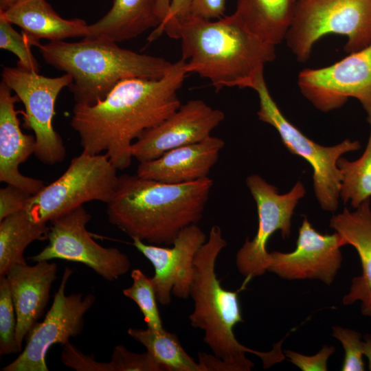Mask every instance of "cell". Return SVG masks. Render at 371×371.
Returning <instances> with one entry per match:
<instances>
[{
    "label": "cell",
    "mask_w": 371,
    "mask_h": 371,
    "mask_svg": "<svg viewBox=\"0 0 371 371\" xmlns=\"http://www.w3.org/2000/svg\"><path fill=\"white\" fill-rule=\"evenodd\" d=\"M354 212L345 207L341 213L330 220L334 229L346 245L355 247L359 256L362 273L353 278L349 292L344 297L343 304L361 302V312L371 317V207L370 199L363 201Z\"/></svg>",
    "instance_id": "20"
},
{
    "label": "cell",
    "mask_w": 371,
    "mask_h": 371,
    "mask_svg": "<svg viewBox=\"0 0 371 371\" xmlns=\"http://www.w3.org/2000/svg\"><path fill=\"white\" fill-rule=\"evenodd\" d=\"M367 121L370 132L363 155L352 161L341 157L337 162L341 174L339 197L354 208L371 197V117H368Z\"/></svg>",
    "instance_id": "26"
},
{
    "label": "cell",
    "mask_w": 371,
    "mask_h": 371,
    "mask_svg": "<svg viewBox=\"0 0 371 371\" xmlns=\"http://www.w3.org/2000/svg\"><path fill=\"white\" fill-rule=\"evenodd\" d=\"M109 363L111 371H164L147 351L135 353L122 345L114 348Z\"/></svg>",
    "instance_id": "31"
},
{
    "label": "cell",
    "mask_w": 371,
    "mask_h": 371,
    "mask_svg": "<svg viewBox=\"0 0 371 371\" xmlns=\"http://www.w3.org/2000/svg\"><path fill=\"white\" fill-rule=\"evenodd\" d=\"M263 71L264 69L257 71L243 83L242 88H250L257 93L260 101L258 119L278 131L291 153L301 157L311 166L314 192L322 208L336 210L341 182L337 162L342 155L359 150L360 143L346 139L333 146H323L309 139L282 114L270 94Z\"/></svg>",
    "instance_id": "7"
},
{
    "label": "cell",
    "mask_w": 371,
    "mask_h": 371,
    "mask_svg": "<svg viewBox=\"0 0 371 371\" xmlns=\"http://www.w3.org/2000/svg\"><path fill=\"white\" fill-rule=\"evenodd\" d=\"M133 284L122 291L123 294L134 301L144 315L147 328L161 330L164 328L157 306V300L151 278L140 269H135L131 273Z\"/></svg>",
    "instance_id": "27"
},
{
    "label": "cell",
    "mask_w": 371,
    "mask_h": 371,
    "mask_svg": "<svg viewBox=\"0 0 371 371\" xmlns=\"http://www.w3.org/2000/svg\"><path fill=\"white\" fill-rule=\"evenodd\" d=\"M31 194L23 190L7 184L0 190V221L25 210Z\"/></svg>",
    "instance_id": "34"
},
{
    "label": "cell",
    "mask_w": 371,
    "mask_h": 371,
    "mask_svg": "<svg viewBox=\"0 0 371 371\" xmlns=\"http://www.w3.org/2000/svg\"><path fill=\"white\" fill-rule=\"evenodd\" d=\"M225 119L224 113L196 99L188 101L159 124L143 133L133 144L138 161L155 159L166 152L201 142Z\"/></svg>",
    "instance_id": "15"
},
{
    "label": "cell",
    "mask_w": 371,
    "mask_h": 371,
    "mask_svg": "<svg viewBox=\"0 0 371 371\" xmlns=\"http://www.w3.org/2000/svg\"><path fill=\"white\" fill-rule=\"evenodd\" d=\"M294 0H238L234 14L263 41L276 46L285 39L293 22Z\"/></svg>",
    "instance_id": "23"
},
{
    "label": "cell",
    "mask_w": 371,
    "mask_h": 371,
    "mask_svg": "<svg viewBox=\"0 0 371 371\" xmlns=\"http://www.w3.org/2000/svg\"><path fill=\"white\" fill-rule=\"evenodd\" d=\"M47 223H35L23 210L0 221V276L17 264L25 263L27 247L36 240L48 238Z\"/></svg>",
    "instance_id": "24"
},
{
    "label": "cell",
    "mask_w": 371,
    "mask_h": 371,
    "mask_svg": "<svg viewBox=\"0 0 371 371\" xmlns=\"http://www.w3.org/2000/svg\"><path fill=\"white\" fill-rule=\"evenodd\" d=\"M160 24L157 0H114L103 17L89 25L87 37L120 43L135 38Z\"/></svg>",
    "instance_id": "22"
},
{
    "label": "cell",
    "mask_w": 371,
    "mask_h": 371,
    "mask_svg": "<svg viewBox=\"0 0 371 371\" xmlns=\"http://www.w3.org/2000/svg\"><path fill=\"white\" fill-rule=\"evenodd\" d=\"M363 338V353L368 359V369L371 371V333L365 335Z\"/></svg>",
    "instance_id": "38"
},
{
    "label": "cell",
    "mask_w": 371,
    "mask_h": 371,
    "mask_svg": "<svg viewBox=\"0 0 371 371\" xmlns=\"http://www.w3.org/2000/svg\"><path fill=\"white\" fill-rule=\"evenodd\" d=\"M57 271L55 262L38 261L34 265L17 264L5 276L16 315V342L20 352L23 341L44 313Z\"/></svg>",
    "instance_id": "17"
},
{
    "label": "cell",
    "mask_w": 371,
    "mask_h": 371,
    "mask_svg": "<svg viewBox=\"0 0 371 371\" xmlns=\"http://www.w3.org/2000/svg\"><path fill=\"white\" fill-rule=\"evenodd\" d=\"M0 13L12 24L20 27L33 46L41 38L49 41L87 37L89 25L81 19L60 17L45 0H17Z\"/></svg>",
    "instance_id": "21"
},
{
    "label": "cell",
    "mask_w": 371,
    "mask_h": 371,
    "mask_svg": "<svg viewBox=\"0 0 371 371\" xmlns=\"http://www.w3.org/2000/svg\"><path fill=\"white\" fill-rule=\"evenodd\" d=\"M191 1L192 0H172L169 12L166 19L150 34L148 40L151 42L157 39L161 28L170 21L172 19H183L187 17Z\"/></svg>",
    "instance_id": "36"
},
{
    "label": "cell",
    "mask_w": 371,
    "mask_h": 371,
    "mask_svg": "<svg viewBox=\"0 0 371 371\" xmlns=\"http://www.w3.org/2000/svg\"><path fill=\"white\" fill-rule=\"evenodd\" d=\"M224 141L212 136L172 149L159 157L139 162L136 175L166 183H184L207 177L217 162Z\"/></svg>",
    "instance_id": "19"
},
{
    "label": "cell",
    "mask_w": 371,
    "mask_h": 371,
    "mask_svg": "<svg viewBox=\"0 0 371 371\" xmlns=\"http://www.w3.org/2000/svg\"><path fill=\"white\" fill-rule=\"evenodd\" d=\"M60 359L65 366L76 371H111L109 361H98L93 356L82 353L70 342L63 346Z\"/></svg>",
    "instance_id": "32"
},
{
    "label": "cell",
    "mask_w": 371,
    "mask_h": 371,
    "mask_svg": "<svg viewBox=\"0 0 371 371\" xmlns=\"http://www.w3.org/2000/svg\"><path fill=\"white\" fill-rule=\"evenodd\" d=\"M132 240L133 246L154 267L155 274L151 280L159 304H169L171 294L181 299L190 296L194 258L207 240L197 224L183 228L174 240L172 247L145 243L138 238Z\"/></svg>",
    "instance_id": "14"
},
{
    "label": "cell",
    "mask_w": 371,
    "mask_h": 371,
    "mask_svg": "<svg viewBox=\"0 0 371 371\" xmlns=\"http://www.w3.org/2000/svg\"><path fill=\"white\" fill-rule=\"evenodd\" d=\"M45 61L72 78L69 89L76 104L92 106L103 100L122 80L159 79L170 67L164 58L139 54L98 38L78 42L49 41L36 46Z\"/></svg>",
    "instance_id": "5"
},
{
    "label": "cell",
    "mask_w": 371,
    "mask_h": 371,
    "mask_svg": "<svg viewBox=\"0 0 371 371\" xmlns=\"http://www.w3.org/2000/svg\"><path fill=\"white\" fill-rule=\"evenodd\" d=\"M129 336L142 344L147 352L164 371H203L196 361L183 348L176 334L166 329L129 328Z\"/></svg>",
    "instance_id": "25"
},
{
    "label": "cell",
    "mask_w": 371,
    "mask_h": 371,
    "mask_svg": "<svg viewBox=\"0 0 371 371\" xmlns=\"http://www.w3.org/2000/svg\"><path fill=\"white\" fill-rule=\"evenodd\" d=\"M212 186L208 177L173 184L123 174L106 204L107 218L132 239L171 245L183 228L201 219Z\"/></svg>",
    "instance_id": "3"
},
{
    "label": "cell",
    "mask_w": 371,
    "mask_h": 371,
    "mask_svg": "<svg viewBox=\"0 0 371 371\" xmlns=\"http://www.w3.org/2000/svg\"><path fill=\"white\" fill-rule=\"evenodd\" d=\"M185 64L181 58L159 79L123 80L96 104H75L70 124L82 150L105 152L118 170L129 167L134 142L181 105L177 91L187 74Z\"/></svg>",
    "instance_id": "1"
},
{
    "label": "cell",
    "mask_w": 371,
    "mask_h": 371,
    "mask_svg": "<svg viewBox=\"0 0 371 371\" xmlns=\"http://www.w3.org/2000/svg\"><path fill=\"white\" fill-rule=\"evenodd\" d=\"M225 11V0H192L187 16L206 20L221 19Z\"/></svg>",
    "instance_id": "35"
},
{
    "label": "cell",
    "mask_w": 371,
    "mask_h": 371,
    "mask_svg": "<svg viewBox=\"0 0 371 371\" xmlns=\"http://www.w3.org/2000/svg\"><path fill=\"white\" fill-rule=\"evenodd\" d=\"M345 245L337 232L320 234L304 216L295 250L271 252L267 271L286 280L316 279L330 285L341 267L340 248Z\"/></svg>",
    "instance_id": "16"
},
{
    "label": "cell",
    "mask_w": 371,
    "mask_h": 371,
    "mask_svg": "<svg viewBox=\"0 0 371 371\" xmlns=\"http://www.w3.org/2000/svg\"><path fill=\"white\" fill-rule=\"evenodd\" d=\"M172 0H157V13L161 23L166 19L170 9Z\"/></svg>",
    "instance_id": "37"
},
{
    "label": "cell",
    "mask_w": 371,
    "mask_h": 371,
    "mask_svg": "<svg viewBox=\"0 0 371 371\" xmlns=\"http://www.w3.org/2000/svg\"><path fill=\"white\" fill-rule=\"evenodd\" d=\"M296 0H294V1L295 2Z\"/></svg>",
    "instance_id": "40"
},
{
    "label": "cell",
    "mask_w": 371,
    "mask_h": 371,
    "mask_svg": "<svg viewBox=\"0 0 371 371\" xmlns=\"http://www.w3.org/2000/svg\"><path fill=\"white\" fill-rule=\"evenodd\" d=\"M330 34L348 38V54L371 45V0L295 1L285 40L299 62H306L315 43Z\"/></svg>",
    "instance_id": "6"
},
{
    "label": "cell",
    "mask_w": 371,
    "mask_h": 371,
    "mask_svg": "<svg viewBox=\"0 0 371 371\" xmlns=\"http://www.w3.org/2000/svg\"><path fill=\"white\" fill-rule=\"evenodd\" d=\"M16 1L17 0H0V10H5Z\"/></svg>",
    "instance_id": "39"
},
{
    "label": "cell",
    "mask_w": 371,
    "mask_h": 371,
    "mask_svg": "<svg viewBox=\"0 0 371 371\" xmlns=\"http://www.w3.org/2000/svg\"><path fill=\"white\" fill-rule=\"evenodd\" d=\"M2 81L14 91L25 106L24 127L34 131V155L43 164L62 162L66 149L53 126L55 102L60 91L72 82L70 75L49 78L18 67H4Z\"/></svg>",
    "instance_id": "9"
},
{
    "label": "cell",
    "mask_w": 371,
    "mask_h": 371,
    "mask_svg": "<svg viewBox=\"0 0 371 371\" xmlns=\"http://www.w3.org/2000/svg\"><path fill=\"white\" fill-rule=\"evenodd\" d=\"M117 170L105 153L82 150L60 177L31 196L25 210L32 221L47 223L85 203L107 204L117 188Z\"/></svg>",
    "instance_id": "8"
},
{
    "label": "cell",
    "mask_w": 371,
    "mask_h": 371,
    "mask_svg": "<svg viewBox=\"0 0 371 371\" xmlns=\"http://www.w3.org/2000/svg\"><path fill=\"white\" fill-rule=\"evenodd\" d=\"M91 214L79 206L49 221L47 245L30 258L34 262L60 259L83 264L104 280L113 282L128 272L127 255L95 242L87 229Z\"/></svg>",
    "instance_id": "10"
},
{
    "label": "cell",
    "mask_w": 371,
    "mask_h": 371,
    "mask_svg": "<svg viewBox=\"0 0 371 371\" xmlns=\"http://www.w3.org/2000/svg\"><path fill=\"white\" fill-rule=\"evenodd\" d=\"M342 344L344 349V359L342 371H363L365 364L363 360L362 335L359 332L341 326H333V335Z\"/></svg>",
    "instance_id": "30"
},
{
    "label": "cell",
    "mask_w": 371,
    "mask_h": 371,
    "mask_svg": "<svg viewBox=\"0 0 371 371\" xmlns=\"http://www.w3.org/2000/svg\"><path fill=\"white\" fill-rule=\"evenodd\" d=\"M297 85L321 111L339 109L354 98L371 117V45L328 67L302 69Z\"/></svg>",
    "instance_id": "13"
},
{
    "label": "cell",
    "mask_w": 371,
    "mask_h": 371,
    "mask_svg": "<svg viewBox=\"0 0 371 371\" xmlns=\"http://www.w3.org/2000/svg\"><path fill=\"white\" fill-rule=\"evenodd\" d=\"M181 41L186 73L210 80L216 91L238 87L276 57V46L250 32L234 13L216 21L187 16L160 30Z\"/></svg>",
    "instance_id": "4"
},
{
    "label": "cell",
    "mask_w": 371,
    "mask_h": 371,
    "mask_svg": "<svg viewBox=\"0 0 371 371\" xmlns=\"http://www.w3.org/2000/svg\"><path fill=\"white\" fill-rule=\"evenodd\" d=\"M246 184L256 204L258 227L255 237L251 240L247 238L238 251L236 264L239 272L249 280L267 271L270 253L267 243L273 234L280 230L283 238L290 236L294 210L306 191L299 181L289 192L280 194L276 187L258 175L248 176Z\"/></svg>",
    "instance_id": "12"
},
{
    "label": "cell",
    "mask_w": 371,
    "mask_h": 371,
    "mask_svg": "<svg viewBox=\"0 0 371 371\" xmlns=\"http://www.w3.org/2000/svg\"><path fill=\"white\" fill-rule=\"evenodd\" d=\"M73 272L65 267L45 318L35 324L25 338L24 350L2 371H48L46 356L50 347L56 344L63 346L71 337L82 333L84 316L93 305L95 296L92 293L66 295V285Z\"/></svg>",
    "instance_id": "11"
},
{
    "label": "cell",
    "mask_w": 371,
    "mask_h": 371,
    "mask_svg": "<svg viewBox=\"0 0 371 371\" xmlns=\"http://www.w3.org/2000/svg\"><path fill=\"white\" fill-rule=\"evenodd\" d=\"M17 319L10 284L0 276V354L20 352L16 342Z\"/></svg>",
    "instance_id": "29"
},
{
    "label": "cell",
    "mask_w": 371,
    "mask_h": 371,
    "mask_svg": "<svg viewBox=\"0 0 371 371\" xmlns=\"http://www.w3.org/2000/svg\"><path fill=\"white\" fill-rule=\"evenodd\" d=\"M12 25L0 13V48L16 55L18 58L17 67L19 69L38 74V63L31 50L32 44L22 32L19 34Z\"/></svg>",
    "instance_id": "28"
},
{
    "label": "cell",
    "mask_w": 371,
    "mask_h": 371,
    "mask_svg": "<svg viewBox=\"0 0 371 371\" xmlns=\"http://www.w3.org/2000/svg\"><path fill=\"white\" fill-rule=\"evenodd\" d=\"M3 81L0 84V181L16 186L31 195L44 186L42 180L23 175L19 166L34 154L36 139L23 133L15 110L19 100Z\"/></svg>",
    "instance_id": "18"
},
{
    "label": "cell",
    "mask_w": 371,
    "mask_h": 371,
    "mask_svg": "<svg viewBox=\"0 0 371 371\" xmlns=\"http://www.w3.org/2000/svg\"><path fill=\"white\" fill-rule=\"evenodd\" d=\"M335 350L334 346L324 345L313 356H306L292 350H285L284 354L291 363L303 371H326L328 359Z\"/></svg>",
    "instance_id": "33"
},
{
    "label": "cell",
    "mask_w": 371,
    "mask_h": 371,
    "mask_svg": "<svg viewBox=\"0 0 371 371\" xmlns=\"http://www.w3.org/2000/svg\"><path fill=\"white\" fill-rule=\"evenodd\" d=\"M227 241L219 226L213 225L206 242L194 260V276L190 296L194 311L189 316L191 325L204 331L203 341L214 356L199 352V363L203 371H249L254 363L246 354L257 355L264 368L282 361V341L269 352H260L241 344L234 333L238 323L244 322L238 300L239 291L225 289L215 272V265Z\"/></svg>",
    "instance_id": "2"
}]
</instances>
